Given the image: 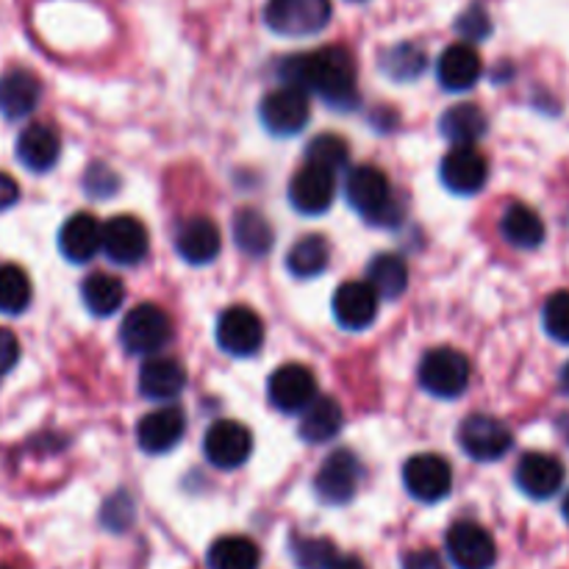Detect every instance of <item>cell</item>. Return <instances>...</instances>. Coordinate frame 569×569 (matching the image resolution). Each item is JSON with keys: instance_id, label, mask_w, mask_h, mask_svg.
I'll use <instances>...</instances> for the list:
<instances>
[{"instance_id": "cell-1", "label": "cell", "mask_w": 569, "mask_h": 569, "mask_svg": "<svg viewBox=\"0 0 569 569\" xmlns=\"http://www.w3.org/2000/svg\"><path fill=\"white\" fill-rule=\"evenodd\" d=\"M283 83L298 87L303 92H315L328 106L348 111L359 103V87H356V61L345 48L311 50V53L292 56L281 67Z\"/></svg>"}, {"instance_id": "cell-2", "label": "cell", "mask_w": 569, "mask_h": 569, "mask_svg": "<svg viewBox=\"0 0 569 569\" xmlns=\"http://www.w3.org/2000/svg\"><path fill=\"white\" fill-rule=\"evenodd\" d=\"M345 194H348V203L372 226L392 228L403 217V206L395 200L392 183L383 176V170L372 164H361L350 170Z\"/></svg>"}, {"instance_id": "cell-3", "label": "cell", "mask_w": 569, "mask_h": 569, "mask_svg": "<svg viewBox=\"0 0 569 569\" xmlns=\"http://www.w3.org/2000/svg\"><path fill=\"white\" fill-rule=\"evenodd\" d=\"M420 387L442 400H456L470 387V361L456 348H433L420 361Z\"/></svg>"}, {"instance_id": "cell-4", "label": "cell", "mask_w": 569, "mask_h": 569, "mask_svg": "<svg viewBox=\"0 0 569 569\" xmlns=\"http://www.w3.org/2000/svg\"><path fill=\"white\" fill-rule=\"evenodd\" d=\"M172 339V322L164 309L153 303H142L126 315L120 326V342L128 353L150 356L153 359Z\"/></svg>"}, {"instance_id": "cell-5", "label": "cell", "mask_w": 569, "mask_h": 569, "mask_svg": "<svg viewBox=\"0 0 569 569\" xmlns=\"http://www.w3.org/2000/svg\"><path fill=\"white\" fill-rule=\"evenodd\" d=\"M331 0H270L264 22L281 37H311L331 22Z\"/></svg>"}, {"instance_id": "cell-6", "label": "cell", "mask_w": 569, "mask_h": 569, "mask_svg": "<svg viewBox=\"0 0 569 569\" xmlns=\"http://www.w3.org/2000/svg\"><path fill=\"white\" fill-rule=\"evenodd\" d=\"M259 114H261V122H264V128L272 133V137H295V133L303 131L311 120L309 92L283 83V87L272 89L270 94H264Z\"/></svg>"}, {"instance_id": "cell-7", "label": "cell", "mask_w": 569, "mask_h": 569, "mask_svg": "<svg viewBox=\"0 0 569 569\" xmlns=\"http://www.w3.org/2000/svg\"><path fill=\"white\" fill-rule=\"evenodd\" d=\"M459 445L472 461L489 465V461H498L509 453L515 437H511V431L498 417L470 415L459 426Z\"/></svg>"}, {"instance_id": "cell-8", "label": "cell", "mask_w": 569, "mask_h": 569, "mask_svg": "<svg viewBox=\"0 0 569 569\" xmlns=\"http://www.w3.org/2000/svg\"><path fill=\"white\" fill-rule=\"evenodd\" d=\"M217 345L237 359L256 356L264 345V322L248 306H231L217 320Z\"/></svg>"}, {"instance_id": "cell-9", "label": "cell", "mask_w": 569, "mask_h": 569, "mask_svg": "<svg viewBox=\"0 0 569 569\" xmlns=\"http://www.w3.org/2000/svg\"><path fill=\"white\" fill-rule=\"evenodd\" d=\"M445 545L456 569H492L498 561V545L492 533L472 520L453 522Z\"/></svg>"}, {"instance_id": "cell-10", "label": "cell", "mask_w": 569, "mask_h": 569, "mask_svg": "<svg viewBox=\"0 0 569 569\" xmlns=\"http://www.w3.org/2000/svg\"><path fill=\"white\" fill-rule=\"evenodd\" d=\"M403 483L411 498L420 503H439L450 495L453 470H450L448 459L437 453L411 456L403 467Z\"/></svg>"}, {"instance_id": "cell-11", "label": "cell", "mask_w": 569, "mask_h": 569, "mask_svg": "<svg viewBox=\"0 0 569 569\" xmlns=\"http://www.w3.org/2000/svg\"><path fill=\"white\" fill-rule=\"evenodd\" d=\"M361 483V465L350 450H333L315 478V492L322 503L345 506L356 498Z\"/></svg>"}, {"instance_id": "cell-12", "label": "cell", "mask_w": 569, "mask_h": 569, "mask_svg": "<svg viewBox=\"0 0 569 569\" xmlns=\"http://www.w3.org/2000/svg\"><path fill=\"white\" fill-rule=\"evenodd\" d=\"M270 403L283 415H303L317 400V381L315 372L303 365H283L278 367L267 383Z\"/></svg>"}, {"instance_id": "cell-13", "label": "cell", "mask_w": 569, "mask_h": 569, "mask_svg": "<svg viewBox=\"0 0 569 569\" xmlns=\"http://www.w3.org/2000/svg\"><path fill=\"white\" fill-rule=\"evenodd\" d=\"M203 453L220 470H237L253 453V437L237 420H220L206 431Z\"/></svg>"}, {"instance_id": "cell-14", "label": "cell", "mask_w": 569, "mask_h": 569, "mask_svg": "<svg viewBox=\"0 0 569 569\" xmlns=\"http://www.w3.org/2000/svg\"><path fill=\"white\" fill-rule=\"evenodd\" d=\"M150 237L148 228L137 217L117 214L103 226V253L120 267H133L148 256Z\"/></svg>"}, {"instance_id": "cell-15", "label": "cell", "mask_w": 569, "mask_h": 569, "mask_svg": "<svg viewBox=\"0 0 569 569\" xmlns=\"http://www.w3.org/2000/svg\"><path fill=\"white\" fill-rule=\"evenodd\" d=\"M333 198H337V176L322 170V167H300L289 183V200L300 214H326L333 206Z\"/></svg>"}, {"instance_id": "cell-16", "label": "cell", "mask_w": 569, "mask_h": 569, "mask_svg": "<svg viewBox=\"0 0 569 569\" xmlns=\"http://www.w3.org/2000/svg\"><path fill=\"white\" fill-rule=\"evenodd\" d=\"M439 176L450 192L470 198V194L481 192L487 183L489 164L476 148H453L439 164Z\"/></svg>"}, {"instance_id": "cell-17", "label": "cell", "mask_w": 569, "mask_h": 569, "mask_svg": "<svg viewBox=\"0 0 569 569\" xmlns=\"http://www.w3.org/2000/svg\"><path fill=\"white\" fill-rule=\"evenodd\" d=\"M333 317L345 331H365L378 317V292L365 281H345L333 295Z\"/></svg>"}, {"instance_id": "cell-18", "label": "cell", "mask_w": 569, "mask_h": 569, "mask_svg": "<svg viewBox=\"0 0 569 569\" xmlns=\"http://www.w3.org/2000/svg\"><path fill=\"white\" fill-rule=\"evenodd\" d=\"M517 487L533 500H548L565 487V465L550 453H526L517 465Z\"/></svg>"}, {"instance_id": "cell-19", "label": "cell", "mask_w": 569, "mask_h": 569, "mask_svg": "<svg viewBox=\"0 0 569 569\" xmlns=\"http://www.w3.org/2000/svg\"><path fill=\"white\" fill-rule=\"evenodd\" d=\"M183 431H187V417H183V411L178 406H164V409L150 411V415H144L139 420V448L144 453H167V450H172L181 442Z\"/></svg>"}, {"instance_id": "cell-20", "label": "cell", "mask_w": 569, "mask_h": 569, "mask_svg": "<svg viewBox=\"0 0 569 569\" xmlns=\"http://www.w3.org/2000/svg\"><path fill=\"white\" fill-rule=\"evenodd\" d=\"M59 250L72 264L92 261L98 250H103V226L98 222V217L87 214V211L72 214L59 231Z\"/></svg>"}, {"instance_id": "cell-21", "label": "cell", "mask_w": 569, "mask_h": 569, "mask_svg": "<svg viewBox=\"0 0 569 569\" xmlns=\"http://www.w3.org/2000/svg\"><path fill=\"white\" fill-rule=\"evenodd\" d=\"M220 228L209 217H189L176 231V250L194 267L211 264L220 256Z\"/></svg>"}, {"instance_id": "cell-22", "label": "cell", "mask_w": 569, "mask_h": 569, "mask_svg": "<svg viewBox=\"0 0 569 569\" xmlns=\"http://www.w3.org/2000/svg\"><path fill=\"white\" fill-rule=\"evenodd\" d=\"M481 56L470 42H456L439 56L437 78L448 92H467L481 81Z\"/></svg>"}, {"instance_id": "cell-23", "label": "cell", "mask_w": 569, "mask_h": 569, "mask_svg": "<svg viewBox=\"0 0 569 569\" xmlns=\"http://www.w3.org/2000/svg\"><path fill=\"white\" fill-rule=\"evenodd\" d=\"M183 387H187V370L181 361L170 356H153L139 370V392L148 400L167 403V400H176Z\"/></svg>"}, {"instance_id": "cell-24", "label": "cell", "mask_w": 569, "mask_h": 569, "mask_svg": "<svg viewBox=\"0 0 569 569\" xmlns=\"http://www.w3.org/2000/svg\"><path fill=\"white\" fill-rule=\"evenodd\" d=\"M42 98V83L31 70H9L0 76V114L9 120H22L37 109Z\"/></svg>"}, {"instance_id": "cell-25", "label": "cell", "mask_w": 569, "mask_h": 569, "mask_svg": "<svg viewBox=\"0 0 569 569\" xmlns=\"http://www.w3.org/2000/svg\"><path fill=\"white\" fill-rule=\"evenodd\" d=\"M61 153V139L44 122H33L17 139V159L22 161V167L31 172H48L53 170L56 161Z\"/></svg>"}, {"instance_id": "cell-26", "label": "cell", "mask_w": 569, "mask_h": 569, "mask_svg": "<svg viewBox=\"0 0 569 569\" xmlns=\"http://www.w3.org/2000/svg\"><path fill=\"white\" fill-rule=\"evenodd\" d=\"M342 426H345L342 406H339L333 398H320V395H317L315 403L300 415L298 433L303 442L322 445V442H331V439L342 431Z\"/></svg>"}, {"instance_id": "cell-27", "label": "cell", "mask_w": 569, "mask_h": 569, "mask_svg": "<svg viewBox=\"0 0 569 569\" xmlns=\"http://www.w3.org/2000/svg\"><path fill=\"white\" fill-rule=\"evenodd\" d=\"M439 131L456 148H476L478 139L487 133V117L476 103H456L439 117Z\"/></svg>"}, {"instance_id": "cell-28", "label": "cell", "mask_w": 569, "mask_h": 569, "mask_svg": "<svg viewBox=\"0 0 569 569\" xmlns=\"http://www.w3.org/2000/svg\"><path fill=\"white\" fill-rule=\"evenodd\" d=\"M500 233L509 244L515 248H539L545 242V222L531 206L515 203L503 211V220H500Z\"/></svg>"}, {"instance_id": "cell-29", "label": "cell", "mask_w": 569, "mask_h": 569, "mask_svg": "<svg viewBox=\"0 0 569 569\" xmlns=\"http://www.w3.org/2000/svg\"><path fill=\"white\" fill-rule=\"evenodd\" d=\"M367 283L378 292V298L395 300L409 287V267L398 253H381L367 267Z\"/></svg>"}, {"instance_id": "cell-30", "label": "cell", "mask_w": 569, "mask_h": 569, "mask_svg": "<svg viewBox=\"0 0 569 569\" xmlns=\"http://www.w3.org/2000/svg\"><path fill=\"white\" fill-rule=\"evenodd\" d=\"M328 261H331V244L320 233L300 237L287 253V267L295 278L320 276V272H326Z\"/></svg>"}, {"instance_id": "cell-31", "label": "cell", "mask_w": 569, "mask_h": 569, "mask_svg": "<svg viewBox=\"0 0 569 569\" xmlns=\"http://www.w3.org/2000/svg\"><path fill=\"white\" fill-rule=\"evenodd\" d=\"M81 300L94 317H111L126 300V287L120 278L109 276V272H92L81 283Z\"/></svg>"}, {"instance_id": "cell-32", "label": "cell", "mask_w": 569, "mask_h": 569, "mask_svg": "<svg viewBox=\"0 0 569 569\" xmlns=\"http://www.w3.org/2000/svg\"><path fill=\"white\" fill-rule=\"evenodd\" d=\"M261 553L248 537H222L209 548L211 569H259Z\"/></svg>"}, {"instance_id": "cell-33", "label": "cell", "mask_w": 569, "mask_h": 569, "mask_svg": "<svg viewBox=\"0 0 569 569\" xmlns=\"http://www.w3.org/2000/svg\"><path fill=\"white\" fill-rule=\"evenodd\" d=\"M233 239H237L239 250H244L248 256H264L270 253L276 233H272L270 222L259 211L242 209L233 220Z\"/></svg>"}, {"instance_id": "cell-34", "label": "cell", "mask_w": 569, "mask_h": 569, "mask_svg": "<svg viewBox=\"0 0 569 569\" xmlns=\"http://www.w3.org/2000/svg\"><path fill=\"white\" fill-rule=\"evenodd\" d=\"M31 281L26 270L17 264L0 267V311L3 315H22L31 303Z\"/></svg>"}, {"instance_id": "cell-35", "label": "cell", "mask_w": 569, "mask_h": 569, "mask_svg": "<svg viewBox=\"0 0 569 569\" xmlns=\"http://www.w3.org/2000/svg\"><path fill=\"white\" fill-rule=\"evenodd\" d=\"M348 156L350 148L342 137H337V133H320V137L311 139L309 148H306V164L322 167V170L337 176V172L348 164Z\"/></svg>"}, {"instance_id": "cell-36", "label": "cell", "mask_w": 569, "mask_h": 569, "mask_svg": "<svg viewBox=\"0 0 569 569\" xmlns=\"http://www.w3.org/2000/svg\"><path fill=\"white\" fill-rule=\"evenodd\" d=\"M381 67L389 78H395V81H415V78L422 76V70H426V53H422V48H417V44H395V48H389L387 53H383Z\"/></svg>"}, {"instance_id": "cell-37", "label": "cell", "mask_w": 569, "mask_h": 569, "mask_svg": "<svg viewBox=\"0 0 569 569\" xmlns=\"http://www.w3.org/2000/svg\"><path fill=\"white\" fill-rule=\"evenodd\" d=\"M292 559L298 569H331L339 561L331 539L322 537H295Z\"/></svg>"}, {"instance_id": "cell-38", "label": "cell", "mask_w": 569, "mask_h": 569, "mask_svg": "<svg viewBox=\"0 0 569 569\" xmlns=\"http://www.w3.org/2000/svg\"><path fill=\"white\" fill-rule=\"evenodd\" d=\"M542 322L556 342L569 345V292L550 295L542 309Z\"/></svg>"}, {"instance_id": "cell-39", "label": "cell", "mask_w": 569, "mask_h": 569, "mask_svg": "<svg viewBox=\"0 0 569 569\" xmlns=\"http://www.w3.org/2000/svg\"><path fill=\"white\" fill-rule=\"evenodd\" d=\"M456 28H459V33L465 39H483V37H489V31H492V22H489L487 11L470 9L467 14L459 17Z\"/></svg>"}, {"instance_id": "cell-40", "label": "cell", "mask_w": 569, "mask_h": 569, "mask_svg": "<svg viewBox=\"0 0 569 569\" xmlns=\"http://www.w3.org/2000/svg\"><path fill=\"white\" fill-rule=\"evenodd\" d=\"M17 359H20V339L9 328H0V378L14 370Z\"/></svg>"}, {"instance_id": "cell-41", "label": "cell", "mask_w": 569, "mask_h": 569, "mask_svg": "<svg viewBox=\"0 0 569 569\" xmlns=\"http://www.w3.org/2000/svg\"><path fill=\"white\" fill-rule=\"evenodd\" d=\"M403 569H445V561L437 550L422 548L403 556Z\"/></svg>"}, {"instance_id": "cell-42", "label": "cell", "mask_w": 569, "mask_h": 569, "mask_svg": "<svg viewBox=\"0 0 569 569\" xmlns=\"http://www.w3.org/2000/svg\"><path fill=\"white\" fill-rule=\"evenodd\" d=\"M117 187L114 176H111L109 170H103V167H92L87 176V189L92 194H98V198H106V194L111 192V189Z\"/></svg>"}, {"instance_id": "cell-43", "label": "cell", "mask_w": 569, "mask_h": 569, "mask_svg": "<svg viewBox=\"0 0 569 569\" xmlns=\"http://www.w3.org/2000/svg\"><path fill=\"white\" fill-rule=\"evenodd\" d=\"M17 198H20V187H17V181L11 176H6V172H0V211L14 206Z\"/></svg>"}, {"instance_id": "cell-44", "label": "cell", "mask_w": 569, "mask_h": 569, "mask_svg": "<svg viewBox=\"0 0 569 569\" xmlns=\"http://www.w3.org/2000/svg\"><path fill=\"white\" fill-rule=\"evenodd\" d=\"M331 569H367L359 559H339Z\"/></svg>"}, {"instance_id": "cell-45", "label": "cell", "mask_w": 569, "mask_h": 569, "mask_svg": "<svg viewBox=\"0 0 569 569\" xmlns=\"http://www.w3.org/2000/svg\"><path fill=\"white\" fill-rule=\"evenodd\" d=\"M561 387H565L569 392V365L565 367V370H561Z\"/></svg>"}, {"instance_id": "cell-46", "label": "cell", "mask_w": 569, "mask_h": 569, "mask_svg": "<svg viewBox=\"0 0 569 569\" xmlns=\"http://www.w3.org/2000/svg\"><path fill=\"white\" fill-rule=\"evenodd\" d=\"M561 511H565V520L569 522V495L565 498V509H561Z\"/></svg>"}]
</instances>
